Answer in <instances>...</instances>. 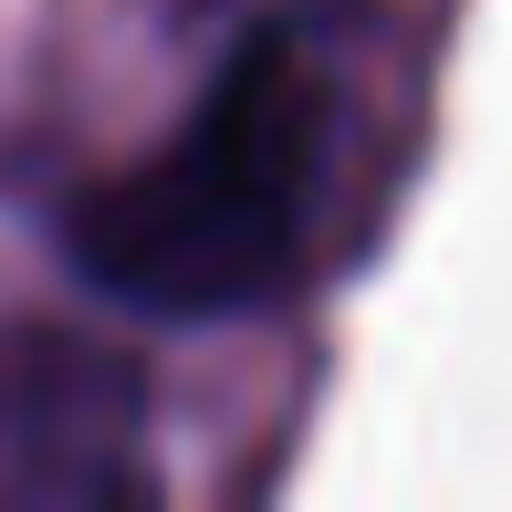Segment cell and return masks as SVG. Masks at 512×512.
<instances>
[{"mask_svg":"<svg viewBox=\"0 0 512 512\" xmlns=\"http://www.w3.org/2000/svg\"><path fill=\"white\" fill-rule=\"evenodd\" d=\"M335 157V84L283 21H251L157 147L74 199V272L157 324H220L293 293Z\"/></svg>","mask_w":512,"mask_h":512,"instance_id":"6da1fadb","label":"cell"}]
</instances>
